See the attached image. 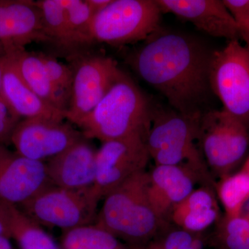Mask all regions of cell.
I'll return each instance as SVG.
<instances>
[{
  "mask_svg": "<svg viewBox=\"0 0 249 249\" xmlns=\"http://www.w3.org/2000/svg\"><path fill=\"white\" fill-rule=\"evenodd\" d=\"M149 173L136 174L105 196L96 223L132 248L152 240L163 227L148 196Z\"/></svg>",
  "mask_w": 249,
  "mask_h": 249,
  "instance_id": "3",
  "label": "cell"
},
{
  "mask_svg": "<svg viewBox=\"0 0 249 249\" xmlns=\"http://www.w3.org/2000/svg\"><path fill=\"white\" fill-rule=\"evenodd\" d=\"M38 53L54 88L70 105L73 80V71L71 67L59 62L56 58L51 55L43 53Z\"/></svg>",
  "mask_w": 249,
  "mask_h": 249,
  "instance_id": "27",
  "label": "cell"
},
{
  "mask_svg": "<svg viewBox=\"0 0 249 249\" xmlns=\"http://www.w3.org/2000/svg\"><path fill=\"white\" fill-rule=\"evenodd\" d=\"M209 83L223 109L249 126V43L230 40L213 52Z\"/></svg>",
  "mask_w": 249,
  "mask_h": 249,
  "instance_id": "7",
  "label": "cell"
},
{
  "mask_svg": "<svg viewBox=\"0 0 249 249\" xmlns=\"http://www.w3.org/2000/svg\"><path fill=\"white\" fill-rule=\"evenodd\" d=\"M67 24V49L70 57L87 52L95 43L92 36L94 16L86 0H62Z\"/></svg>",
  "mask_w": 249,
  "mask_h": 249,
  "instance_id": "20",
  "label": "cell"
},
{
  "mask_svg": "<svg viewBox=\"0 0 249 249\" xmlns=\"http://www.w3.org/2000/svg\"><path fill=\"white\" fill-rule=\"evenodd\" d=\"M11 237L20 249H60L51 236L17 206H9Z\"/></svg>",
  "mask_w": 249,
  "mask_h": 249,
  "instance_id": "21",
  "label": "cell"
},
{
  "mask_svg": "<svg viewBox=\"0 0 249 249\" xmlns=\"http://www.w3.org/2000/svg\"><path fill=\"white\" fill-rule=\"evenodd\" d=\"M222 2L235 19L249 17V0H224Z\"/></svg>",
  "mask_w": 249,
  "mask_h": 249,
  "instance_id": "29",
  "label": "cell"
},
{
  "mask_svg": "<svg viewBox=\"0 0 249 249\" xmlns=\"http://www.w3.org/2000/svg\"><path fill=\"white\" fill-rule=\"evenodd\" d=\"M217 195L210 185L196 188L174 207L168 222L188 231L201 233L221 219Z\"/></svg>",
  "mask_w": 249,
  "mask_h": 249,
  "instance_id": "18",
  "label": "cell"
},
{
  "mask_svg": "<svg viewBox=\"0 0 249 249\" xmlns=\"http://www.w3.org/2000/svg\"><path fill=\"white\" fill-rule=\"evenodd\" d=\"M62 245L64 249H124L119 240L96 224L63 231Z\"/></svg>",
  "mask_w": 249,
  "mask_h": 249,
  "instance_id": "22",
  "label": "cell"
},
{
  "mask_svg": "<svg viewBox=\"0 0 249 249\" xmlns=\"http://www.w3.org/2000/svg\"><path fill=\"white\" fill-rule=\"evenodd\" d=\"M200 234L166 222L151 240L142 247L145 249H204Z\"/></svg>",
  "mask_w": 249,
  "mask_h": 249,
  "instance_id": "24",
  "label": "cell"
},
{
  "mask_svg": "<svg viewBox=\"0 0 249 249\" xmlns=\"http://www.w3.org/2000/svg\"><path fill=\"white\" fill-rule=\"evenodd\" d=\"M73 85L66 119L76 124L92 111L122 73L114 59L88 52L70 56Z\"/></svg>",
  "mask_w": 249,
  "mask_h": 249,
  "instance_id": "8",
  "label": "cell"
},
{
  "mask_svg": "<svg viewBox=\"0 0 249 249\" xmlns=\"http://www.w3.org/2000/svg\"><path fill=\"white\" fill-rule=\"evenodd\" d=\"M240 216L247 218L249 219V199L247 202L245 203V206L242 208V211Z\"/></svg>",
  "mask_w": 249,
  "mask_h": 249,
  "instance_id": "34",
  "label": "cell"
},
{
  "mask_svg": "<svg viewBox=\"0 0 249 249\" xmlns=\"http://www.w3.org/2000/svg\"><path fill=\"white\" fill-rule=\"evenodd\" d=\"M241 30L249 35V17L235 19Z\"/></svg>",
  "mask_w": 249,
  "mask_h": 249,
  "instance_id": "32",
  "label": "cell"
},
{
  "mask_svg": "<svg viewBox=\"0 0 249 249\" xmlns=\"http://www.w3.org/2000/svg\"><path fill=\"white\" fill-rule=\"evenodd\" d=\"M249 127L224 109L201 116L199 146L206 164L219 178L231 174L245 160L249 147Z\"/></svg>",
  "mask_w": 249,
  "mask_h": 249,
  "instance_id": "5",
  "label": "cell"
},
{
  "mask_svg": "<svg viewBox=\"0 0 249 249\" xmlns=\"http://www.w3.org/2000/svg\"><path fill=\"white\" fill-rule=\"evenodd\" d=\"M201 181L209 185L206 178L187 165H155L149 173L148 185L149 199L155 213L168 222L174 207Z\"/></svg>",
  "mask_w": 249,
  "mask_h": 249,
  "instance_id": "15",
  "label": "cell"
},
{
  "mask_svg": "<svg viewBox=\"0 0 249 249\" xmlns=\"http://www.w3.org/2000/svg\"><path fill=\"white\" fill-rule=\"evenodd\" d=\"M241 169L245 170L247 173L249 174V156L248 158L244 162V164L242 165Z\"/></svg>",
  "mask_w": 249,
  "mask_h": 249,
  "instance_id": "36",
  "label": "cell"
},
{
  "mask_svg": "<svg viewBox=\"0 0 249 249\" xmlns=\"http://www.w3.org/2000/svg\"><path fill=\"white\" fill-rule=\"evenodd\" d=\"M36 3L40 9L44 29L49 43L66 51V18L62 0H38Z\"/></svg>",
  "mask_w": 249,
  "mask_h": 249,
  "instance_id": "25",
  "label": "cell"
},
{
  "mask_svg": "<svg viewBox=\"0 0 249 249\" xmlns=\"http://www.w3.org/2000/svg\"><path fill=\"white\" fill-rule=\"evenodd\" d=\"M8 56L14 59L23 80L34 93L52 107L67 112L68 103L54 88L38 53L25 49Z\"/></svg>",
  "mask_w": 249,
  "mask_h": 249,
  "instance_id": "19",
  "label": "cell"
},
{
  "mask_svg": "<svg viewBox=\"0 0 249 249\" xmlns=\"http://www.w3.org/2000/svg\"><path fill=\"white\" fill-rule=\"evenodd\" d=\"M153 109L140 88L124 71L78 127L86 138L101 142L141 136L147 139Z\"/></svg>",
  "mask_w": 249,
  "mask_h": 249,
  "instance_id": "2",
  "label": "cell"
},
{
  "mask_svg": "<svg viewBox=\"0 0 249 249\" xmlns=\"http://www.w3.org/2000/svg\"><path fill=\"white\" fill-rule=\"evenodd\" d=\"M201 113L185 114L173 110L152 113L146 143L150 157L160 160L200 150Z\"/></svg>",
  "mask_w": 249,
  "mask_h": 249,
  "instance_id": "10",
  "label": "cell"
},
{
  "mask_svg": "<svg viewBox=\"0 0 249 249\" xmlns=\"http://www.w3.org/2000/svg\"><path fill=\"white\" fill-rule=\"evenodd\" d=\"M2 60L1 96L16 114L22 119H66V113L52 107L31 89L21 76L12 57H2Z\"/></svg>",
  "mask_w": 249,
  "mask_h": 249,
  "instance_id": "17",
  "label": "cell"
},
{
  "mask_svg": "<svg viewBox=\"0 0 249 249\" xmlns=\"http://www.w3.org/2000/svg\"><path fill=\"white\" fill-rule=\"evenodd\" d=\"M89 140L83 137L46 162L47 175L52 184L67 189L93 186L98 150Z\"/></svg>",
  "mask_w": 249,
  "mask_h": 249,
  "instance_id": "16",
  "label": "cell"
},
{
  "mask_svg": "<svg viewBox=\"0 0 249 249\" xmlns=\"http://www.w3.org/2000/svg\"><path fill=\"white\" fill-rule=\"evenodd\" d=\"M217 225V238L223 249H249V219L224 215Z\"/></svg>",
  "mask_w": 249,
  "mask_h": 249,
  "instance_id": "26",
  "label": "cell"
},
{
  "mask_svg": "<svg viewBox=\"0 0 249 249\" xmlns=\"http://www.w3.org/2000/svg\"><path fill=\"white\" fill-rule=\"evenodd\" d=\"M101 199L93 186L67 189L52 184L18 208L40 226L65 231L95 224Z\"/></svg>",
  "mask_w": 249,
  "mask_h": 249,
  "instance_id": "4",
  "label": "cell"
},
{
  "mask_svg": "<svg viewBox=\"0 0 249 249\" xmlns=\"http://www.w3.org/2000/svg\"><path fill=\"white\" fill-rule=\"evenodd\" d=\"M49 42L40 9L32 0H0V58Z\"/></svg>",
  "mask_w": 249,
  "mask_h": 249,
  "instance_id": "13",
  "label": "cell"
},
{
  "mask_svg": "<svg viewBox=\"0 0 249 249\" xmlns=\"http://www.w3.org/2000/svg\"><path fill=\"white\" fill-rule=\"evenodd\" d=\"M3 73V60L2 58H0V97L1 96V80H2Z\"/></svg>",
  "mask_w": 249,
  "mask_h": 249,
  "instance_id": "35",
  "label": "cell"
},
{
  "mask_svg": "<svg viewBox=\"0 0 249 249\" xmlns=\"http://www.w3.org/2000/svg\"><path fill=\"white\" fill-rule=\"evenodd\" d=\"M21 120L4 98L0 97V144L11 143L13 132Z\"/></svg>",
  "mask_w": 249,
  "mask_h": 249,
  "instance_id": "28",
  "label": "cell"
},
{
  "mask_svg": "<svg viewBox=\"0 0 249 249\" xmlns=\"http://www.w3.org/2000/svg\"><path fill=\"white\" fill-rule=\"evenodd\" d=\"M144 41L128 57L134 71L175 110L201 113L199 106L211 91L209 70L213 52L193 36L160 27Z\"/></svg>",
  "mask_w": 249,
  "mask_h": 249,
  "instance_id": "1",
  "label": "cell"
},
{
  "mask_svg": "<svg viewBox=\"0 0 249 249\" xmlns=\"http://www.w3.org/2000/svg\"><path fill=\"white\" fill-rule=\"evenodd\" d=\"M45 162L29 160L0 144V206H18L52 185Z\"/></svg>",
  "mask_w": 249,
  "mask_h": 249,
  "instance_id": "12",
  "label": "cell"
},
{
  "mask_svg": "<svg viewBox=\"0 0 249 249\" xmlns=\"http://www.w3.org/2000/svg\"><path fill=\"white\" fill-rule=\"evenodd\" d=\"M133 249H145V248H143L142 247H135V248H132Z\"/></svg>",
  "mask_w": 249,
  "mask_h": 249,
  "instance_id": "37",
  "label": "cell"
},
{
  "mask_svg": "<svg viewBox=\"0 0 249 249\" xmlns=\"http://www.w3.org/2000/svg\"><path fill=\"white\" fill-rule=\"evenodd\" d=\"M216 191L225 215L240 216L242 208L249 199V174L241 169L223 177L216 185Z\"/></svg>",
  "mask_w": 249,
  "mask_h": 249,
  "instance_id": "23",
  "label": "cell"
},
{
  "mask_svg": "<svg viewBox=\"0 0 249 249\" xmlns=\"http://www.w3.org/2000/svg\"><path fill=\"white\" fill-rule=\"evenodd\" d=\"M146 140L145 137L134 136L102 142L96 153L93 185L101 199L136 174L145 170L150 159Z\"/></svg>",
  "mask_w": 249,
  "mask_h": 249,
  "instance_id": "9",
  "label": "cell"
},
{
  "mask_svg": "<svg viewBox=\"0 0 249 249\" xmlns=\"http://www.w3.org/2000/svg\"><path fill=\"white\" fill-rule=\"evenodd\" d=\"M112 0H86L93 16H96L100 12L106 9L110 4Z\"/></svg>",
  "mask_w": 249,
  "mask_h": 249,
  "instance_id": "31",
  "label": "cell"
},
{
  "mask_svg": "<svg viewBox=\"0 0 249 249\" xmlns=\"http://www.w3.org/2000/svg\"><path fill=\"white\" fill-rule=\"evenodd\" d=\"M160 14L155 0H112L93 18V41L119 46L146 40L160 28Z\"/></svg>",
  "mask_w": 249,
  "mask_h": 249,
  "instance_id": "6",
  "label": "cell"
},
{
  "mask_svg": "<svg viewBox=\"0 0 249 249\" xmlns=\"http://www.w3.org/2000/svg\"><path fill=\"white\" fill-rule=\"evenodd\" d=\"M85 137L71 124L63 121L34 118L22 119L11 137L18 155L46 162Z\"/></svg>",
  "mask_w": 249,
  "mask_h": 249,
  "instance_id": "11",
  "label": "cell"
},
{
  "mask_svg": "<svg viewBox=\"0 0 249 249\" xmlns=\"http://www.w3.org/2000/svg\"><path fill=\"white\" fill-rule=\"evenodd\" d=\"M9 206H0V235L11 237Z\"/></svg>",
  "mask_w": 249,
  "mask_h": 249,
  "instance_id": "30",
  "label": "cell"
},
{
  "mask_svg": "<svg viewBox=\"0 0 249 249\" xmlns=\"http://www.w3.org/2000/svg\"><path fill=\"white\" fill-rule=\"evenodd\" d=\"M0 249H14L10 242L9 237L0 235Z\"/></svg>",
  "mask_w": 249,
  "mask_h": 249,
  "instance_id": "33",
  "label": "cell"
},
{
  "mask_svg": "<svg viewBox=\"0 0 249 249\" xmlns=\"http://www.w3.org/2000/svg\"><path fill=\"white\" fill-rule=\"evenodd\" d=\"M161 12L170 13L192 23L213 37L249 40L222 1L219 0H156Z\"/></svg>",
  "mask_w": 249,
  "mask_h": 249,
  "instance_id": "14",
  "label": "cell"
}]
</instances>
